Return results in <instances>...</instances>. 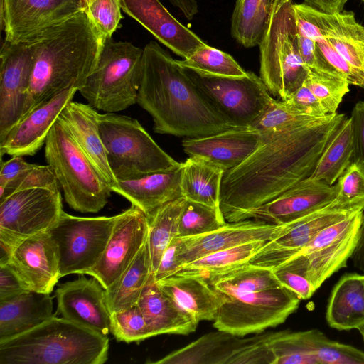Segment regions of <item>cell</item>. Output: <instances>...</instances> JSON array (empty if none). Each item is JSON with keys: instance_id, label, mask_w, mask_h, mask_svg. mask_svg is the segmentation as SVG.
I'll use <instances>...</instances> for the list:
<instances>
[{"instance_id": "1", "label": "cell", "mask_w": 364, "mask_h": 364, "mask_svg": "<svg viewBox=\"0 0 364 364\" xmlns=\"http://www.w3.org/2000/svg\"><path fill=\"white\" fill-rule=\"evenodd\" d=\"M343 114H328L316 122L272 136L237 166L225 172L220 210L226 222L245 215L311 176Z\"/></svg>"}, {"instance_id": "2", "label": "cell", "mask_w": 364, "mask_h": 364, "mask_svg": "<svg viewBox=\"0 0 364 364\" xmlns=\"http://www.w3.org/2000/svg\"><path fill=\"white\" fill-rule=\"evenodd\" d=\"M136 103L152 117L154 131L196 138L237 128L156 42L144 48L143 70Z\"/></svg>"}, {"instance_id": "3", "label": "cell", "mask_w": 364, "mask_h": 364, "mask_svg": "<svg viewBox=\"0 0 364 364\" xmlns=\"http://www.w3.org/2000/svg\"><path fill=\"white\" fill-rule=\"evenodd\" d=\"M29 38L35 44V60L23 117L62 91L81 90L105 40L85 10Z\"/></svg>"}, {"instance_id": "4", "label": "cell", "mask_w": 364, "mask_h": 364, "mask_svg": "<svg viewBox=\"0 0 364 364\" xmlns=\"http://www.w3.org/2000/svg\"><path fill=\"white\" fill-rule=\"evenodd\" d=\"M109 338L53 315L33 328L0 341V364H102Z\"/></svg>"}, {"instance_id": "5", "label": "cell", "mask_w": 364, "mask_h": 364, "mask_svg": "<svg viewBox=\"0 0 364 364\" xmlns=\"http://www.w3.org/2000/svg\"><path fill=\"white\" fill-rule=\"evenodd\" d=\"M45 158L72 209L96 213L106 205L112 192L110 187L58 119L47 136Z\"/></svg>"}, {"instance_id": "6", "label": "cell", "mask_w": 364, "mask_h": 364, "mask_svg": "<svg viewBox=\"0 0 364 364\" xmlns=\"http://www.w3.org/2000/svg\"><path fill=\"white\" fill-rule=\"evenodd\" d=\"M144 48L106 38L97 66L80 94L97 110L117 112L136 103Z\"/></svg>"}, {"instance_id": "7", "label": "cell", "mask_w": 364, "mask_h": 364, "mask_svg": "<svg viewBox=\"0 0 364 364\" xmlns=\"http://www.w3.org/2000/svg\"><path fill=\"white\" fill-rule=\"evenodd\" d=\"M259 46L260 78L270 94L287 100L302 85L308 73L299 51L292 0L275 1Z\"/></svg>"}, {"instance_id": "8", "label": "cell", "mask_w": 364, "mask_h": 364, "mask_svg": "<svg viewBox=\"0 0 364 364\" xmlns=\"http://www.w3.org/2000/svg\"><path fill=\"white\" fill-rule=\"evenodd\" d=\"M107 161L117 181L132 180L179 165L136 119L114 112L98 115Z\"/></svg>"}, {"instance_id": "9", "label": "cell", "mask_w": 364, "mask_h": 364, "mask_svg": "<svg viewBox=\"0 0 364 364\" xmlns=\"http://www.w3.org/2000/svg\"><path fill=\"white\" fill-rule=\"evenodd\" d=\"M218 296L214 328L239 337L283 323L301 301L284 286L235 296Z\"/></svg>"}, {"instance_id": "10", "label": "cell", "mask_w": 364, "mask_h": 364, "mask_svg": "<svg viewBox=\"0 0 364 364\" xmlns=\"http://www.w3.org/2000/svg\"><path fill=\"white\" fill-rule=\"evenodd\" d=\"M119 214L114 216L77 217L63 212L48 230L56 243L60 278L85 274L100 259Z\"/></svg>"}, {"instance_id": "11", "label": "cell", "mask_w": 364, "mask_h": 364, "mask_svg": "<svg viewBox=\"0 0 364 364\" xmlns=\"http://www.w3.org/2000/svg\"><path fill=\"white\" fill-rule=\"evenodd\" d=\"M185 70L218 111L238 127H252L272 98L260 77L253 72L247 71L240 77H223Z\"/></svg>"}, {"instance_id": "12", "label": "cell", "mask_w": 364, "mask_h": 364, "mask_svg": "<svg viewBox=\"0 0 364 364\" xmlns=\"http://www.w3.org/2000/svg\"><path fill=\"white\" fill-rule=\"evenodd\" d=\"M63 212L60 190L17 191L0 202V240L16 247L28 237L48 232Z\"/></svg>"}, {"instance_id": "13", "label": "cell", "mask_w": 364, "mask_h": 364, "mask_svg": "<svg viewBox=\"0 0 364 364\" xmlns=\"http://www.w3.org/2000/svg\"><path fill=\"white\" fill-rule=\"evenodd\" d=\"M0 142L22 118L35 60V44L29 38L6 39L0 50Z\"/></svg>"}, {"instance_id": "14", "label": "cell", "mask_w": 364, "mask_h": 364, "mask_svg": "<svg viewBox=\"0 0 364 364\" xmlns=\"http://www.w3.org/2000/svg\"><path fill=\"white\" fill-rule=\"evenodd\" d=\"M363 213L354 212L323 228L299 252L307 259L309 275L316 290L346 267L357 244Z\"/></svg>"}, {"instance_id": "15", "label": "cell", "mask_w": 364, "mask_h": 364, "mask_svg": "<svg viewBox=\"0 0 364 364\" xmlns=\"http://www.w3.org/2000/svg\"><path fill=\"white\" fill-rule=\"evenodd\" d=\"M147 216L132 205L119 214L107 246L97 263L85 274L96 278L105 289L127 269L147 240Z\"/></svg>"}, {"instance_id": "16", "label": "cell", "mask_w": 364, "mask_h": 364, "mask_svg": "<svg viewBox=\"0 0 364 364\" xmlns=\"http://www.w3.org/2000/svg\"><path fill=\"white\" fill-rule=\"evenodd\" d=\"M82 10L81 0H5L0 28L5 39L23 41Z\"/></svg>"}, {"instance_id": "17", "label": "cell", "mask_w": 364, "mask_h": 364, "mask_svg": "<svg viewBox=\"0 0 364 364\" xmlns=\"http://www.w3.org/2000/svg\"><path fill=\"white\" fill-rule=\"evenodd\" d=\"M338 191L337 183L330 186L309 177L271 201L249 211L242 220L254 219L270 224H285L328 207Z\"/></svg>"}, {"instance_id": "18", "label": "cell", "mask_w": 364, "mask_h": 364, "mask_svg": "<svg viewBox=\"0 0 364 364\" xmlns=\"http://www.w3.org/2000/svg\"><path fill=\"white\" fill-rule=\"evenodd\" d=\"M289 226V223L275 225L254 219L227 223L205 234L180 237L178 259L181 266L219 250L257 240L271 241L285 233Z\"/></svg>"}, {"instance_id": "19", "label": "cell", "mask_w": 364, "mask_h": 364, "mask_svg": "<svg viewBox=\"0 0 364 364\" xmlns=\"http://www.w3.org/2000/svg\"><path fill=\"white\" fill-rule=\"evenodd\" d=\"M7 264L29 291L50 294L60 279L58 246L48 232L21 241Z\"/></svg>"}, {"instance_id": "20", "label": "cell", "mask_w": 364, "mask_h": 364, "mask_svg": "<svg viewBox=\"0 0 364 364\" xmlns=\"http://www.w3.org/2000/svg\"><path fill=\"white\" fill-rule=\"evenodd\" d=\"M54 296L57 312L64 318L105 336L111 333L105 289L96 278L81 274L75 280L59 284Z\"/></svg>"}, {"instance_id": "21", "label": "cell", "mask_w": 364, "mask_h": 364, "mask_svg": "<svg viewBox=\"0 0 364 364\" xmlns=\"http://www.w3.org/2000/svg\"><path fill=\"white\" fill-rule=\"evenodd\" d=\"M75 88L57 94L24 115L0 142V156H33L43 144L63 109L72 101Z\"/></svg>"}, {"instance_id": "22", "label": "cell", "mask_w": 364, "mask_h": 364, "mask_svg": "<svg viewBox=\"0 0 364 364\" xmlns=\"http://www.w3.org/2000/svg\"><path fill=\"white\" fill-rule=\"evenodd\" d=\"M351 213L328 206L291 221L285 233L267 242L249 262L273 269L301 252L323 228Z\"/></svg>"}, {"instance_id": "23", "label": "cell", "mask_w": 364, "mask_h": 364, "mask_svg": "<svg viewBox=\"0 0 364 364\" xmlns=\"http://www.w3.org/2000/svg\"><path fill=\"white\" fill-rule=\"evenodd\" d=\"M122 9L183 59L205 43L173 16L159 0H119Z\"/></svg>"}, {"instance_id": "24", "label": "cell", "mask_w": 364, "mask_h": 364, "mask_svg": "<svg viewBox=\"0 0 364 364\" xmlns=\"http://www.w3.org/2000/svg\"><path fill=\"white\" fill-rule=\"evenodd\" d=\"M295 6L318 28L321 37L349 63L364 88V26L352 12L326 13L305 3Z\"/></svg>"}, {"instance_id": "25", "label": "cell", "mask_w": 364, "mask_h": 364, "mask_svg": "<svg viewBox=\"0 0 364 364\" xmlns=\"http://www.w3.org/2000/svg\"><path fill=\"white\" fill-rule=\"evenodd\" d=\"M261 140L262 134L257 129L237 127L205 136L188 138L183 141L182 146L189 156L203 159L225 172L240 164Z\"/></svg>"}, {"instance_id": "26", "label": "cell", "mask_w": 364, "mask_h": 364, "mask_svg": "<svg viewBox=\"0 0 364 364\" xmlns=\"http://www.w3.org/2000/svg\"><path fill=\"white\" fill-rule=\"evenodd\" d=\"M99 112L89 104L70 101L58 119L87 158L103 181L110 187L117 181L112 172L98 124Z\"/></svg>"}, {"instance_id": "27", "label": "cell", "mask_w": 364, "mask_h": 364, "mask_svg": "<svg viewBox=\"0 0 364 364\" xmlns=\"http://www.w3.org/2000/svg\"><path fill=\"white\" fill-rule=\"evenodd\" d=\"M183 163L171 168L121 180L111 187L132 205L149 215L163 205L182 196L181 180Z\"/></svg>"}, {"instance_id": "28", "label": "cell", "mask_w": 364, "mask_h": 364, "mask_svg": "<svg viewBox=\"0 0 364 364\" xmlns=\"http://www.w3.org/2000/svg\"><path fill=\"white\" fill-rule=\"evenodd\" d=\"M142 312L151 336L187 335L194 332L198 321L166 294L152 274L136 304Z\"/></svg>"}, {"instance_id": "29", "label": "cell", "mask_w": 364, "mask_h": 364, "mask_svg": "<svg viewBox=\"0 0 364 364\" xmlns=\"http://www.w3.org/2000/svg\"><path fill=\"white\" fill-rule=\"evenodd\" d=\"M156 282L166 294L198 322L215 319L220 299L205 277L176 272Z\"/></svg>"}, {"instance_id": "30", "label": "cell", "mask_w": 364, "mask_h": 364, "mask_svg": "<svg viewBox=\"0 0 364 364\" xmlns=\"http://www.w3.org/2000/svg\"><path fill=\"white\" fill-rule=\"evenodd\" d=\"M53 297L50 294L26 291L0 301V341L25 333L50 318Z\"/></svg>"}, {"instance_id": "31", "label": "cell", "mask_w": 364, "mask_h": 364, "mask_svg": "<svg viewBox=\"0 0 364 364\" xmlns=\"http://www.w3.org/2000/svg\"><path fill=\"white\" fill-rule=\"evenodd\" d=\"M250 338H240L218 330L203 335L159 360L148 361L147 363L227 364L235 350L247 343Z\"/></svg>"}, {"instance_id": "32", "label": "cell", "mask_w": 364, "mask_h": 364, "mask_svg": "<svg viewBox=\"0 0 364 364\" xmlns=\"http://www.w3.org/2000/svg\"><path fill=\"white\" fill-rule=\"evenodd\" d=\"M328 324L344 331L364 324V275H343L333 287L326 309Z\"/></svg>"}, {"instance_id": "33", "label": "cell", "mask_w": 364, "mask_h": 364, "mask_svg": "<svg viewBox=\"0 0 364 364\" xmlns=\"http://www.w3.org/2000/svg\"><path fill=\"white\" fill-rule=\"evenodd\" d=\"M152 274L147 237L130 265L110 287L105 289L106 303L110 314L136 305Z\"/></svg>"}, {"instance_id": "34", "label": "cell", "mask_w": 364, "mask_h": 364, "mask_svg": "<svg viewBox=\"0 0 364 364\" xmlns=\"http://www.w3.org/2000/svg\"><path fill=\"white\" fill-rule=\"evenodd\" d=\"M225 171L199 157L190 156L183 163L182 196L188 200L220 209V190Z\"/></svg>"}, {"instance_id": "35", "label": "cell", "mask_w": 364, "mask_h": 364, "mask_svg": "<svg viewBox=\"0 0 364 364\" xmlns=\"http://www.w3.org/2000/svg\"><path fill=\"white\" fill-rule=\"evenodd\" d=\"M220 296H235L283 286L273 269L250 262L205 277Z\"/></svg>"}, {"instance_id": "36", "label": "cell", "mask_w": 364, "mask_h": 364, "mask_svg": "<svg viewBox=\"0 0 364 364\" xmlns=\"http://www.w3.org/2000/svg\"><path fill=\"white\" fill-rule=\"evenodd\" d=\"M36 188L60 190L57 178L48 165L29 164L21 156L1 161L0 202L17 191Z\"/></svg>"}, {"instance_id": "37", "label": "cell", "mask_w": 364, "mask_h": 364, "mask_svg": "<svg viewBox=\"0 0 364 364\" xmlns=\"http://www.w3.org/2000/svg\"><path fill=\"white\" fill-rule=\"evenodd\" d=\"M353 139L350 117H345L329 138L310 176L332 186L352 163Z\"/></svg>"}, {"instance_id": "38", "label": "cell", "mask_w": 364, "mask_h": 364, "mask_svg": "<svg viewBox=\"0 0 364 364\" xmlns=\"http://www.w3.org/2000/svg\"><path fill=\"white\" fill-rule=\"evenodd\" d=\"M276 0H237L231 18L232 37L245 48L259 46Z\"/></svg>"}, {"instance_id": "39", "label": "cell", "mask_w": 364, "mask_h": 364, "mask_svg": "<svg viewBox=\"0 0 364 364\" xmlns=\"http://www.w3.org/2000/svg\"><path fill=\"white\" fill-rule=\"evenodd\" d=\"M184 201L185 198L181 197L146 215L149 222L148 244L154 274L166 247L178 235V221Z\"/></svg>"}, {"instance_id": "40", "label": "cell", "mask_w": 364, "mask_h": 364, "mask_svg": "<svg viewBox=\"0 0 364 364\" xmlns=\"http://www.w3.org/2000/svg\"><path fill=\"white\" fill-rule=\"evenodd\" d=\"M267 240H257L219 250L181 266L178 272L207 277L213 274L247 263Z\"/></svg>"}, {"instance_id": "41", "label": "cell", "mask_w": 364, "mask_h": 364, "mask_svg": "<svg viewBox=\"0 0 364 364\" xmlns=\"http://www.w3.org/2000/svg\"><path fill=\"white\" fill-rule=\"evenodd\" d=\"M313 329L269 333L274 364H317L313 355Z\"/></svg>"}, {"instance_id": "42", "label": "cell", "mask_w": 364, "mask_h": 364, "mask_svg": "<svg viewBox=\"0 0 364 364\" xmlns=\"http://www.w3.org/2000/svg\"><path fill=\"white\" fill-rule=\"evenodd\" d=\"M323 118L306 114L289 102L275 100L272 97L264 112L252 127L259 130L262 136H267L306 125Z\"/></svg>"}, {"instance_id": "43", "label": "cell", "mask_w": 364, "mask_h": 364, "mask_svg": "<svg viewBox=\"0 0 364 364\" xmlns=\"http://www.w3.org/2000/svg\"><path fill=\"white\" fill-rule=\"evenodd\" d=\"M176 62L185 69L203 75L240 77L247 73L230 55L205 43L187 58Z\"/></svg>"}, {"instance_id": "44", "label": "cell", "mask_w": 364, "mask_h": 364, "mask_svg": "<svg viewBox=\"0 0 364 364\" xmlns=\"http://www.w3.org/2000/svg\"><path fill=\"white\" fill-rule=\"evenodd\" d=\"M227 223L220 208L185 199L179 218L177 236L186 237L205 234Z\"/></svg>"}, {"instance_id": "45", "label": "cell", "mask_w": 364, "mask_h": 364, "mask_svg": "<svg viewBox=\"0 0 364 364\" xmlns=\"http://www.w3.org/2000/svg\"><path fill=\"white\" fill-rule=\"evenodd\" d=\"M304 83L317 97L328 114L336 113L343 97L349 92V82L338 73L308 68Z\"/></svg>"}, {"instance_id": "46", "label": "cell", "mask_w": 364, "mask_h": 364, "mask_svg": "<svg viewBox=\"0 0 364 364\" xmlns=\"http://www.w3.org/2000/svg\"><path fill=\"white\" fill-rule=\"evenodd\" d=\"M337 183V196L328 207L350 213L364 211V170L352 162Z\"/></svg>"}, {"instance_id": "47", "label": "cell", "mask_w": 364, "mask_h": 364, "mask_svg": "<svg viewBox=\"0 0 364 364\" xmlns=\"http://www.w3.org/2000/svg\"><path fill=\"white\" fill-rule=\"evenodd\" d=\"M313 355L317 364H364V352L352 346L328 338L313 329Z\"/></svg>"}, {"instance_id": "48", "label": "cell", "mask_w": 364, "mask_h": 364, "mask_svg": "<svg viewBox=\"0 0 364 364\" xmlns=\"http://www.w3.org/2000/svg\"><path fill=\"white\" fill-rule=\"evenodd\" d=\"M273 272L279 282L301 300L311 298L316 291L309 275L307 259L301 253L274 267Z\"/></svg>"}, {"instance_id": "49", "label": "cell", "mask_w": 364, "mask_h": 364, "mask_svg": "<svg viewBox=\"0 0 364 364\" xmlns=\"http://www.w3.org/2000/svg\"><path fill=\"white\" fill-rule=\"evenodd\" d=\"M111 333L118 341L128 343H139L152 337L137 305L111 314Z\"/></svg>"}, {"instance_id": "50", "label": "cell", "mask_w": 364, "mask_h": 364, "mask_svg": "<svg viewBox=\"0 0 364 364\" xmlns=\"http://www.w3.org/2000/svg\"><path fill=\"white\" fill-rule=\"evenodd\" d=\"M119 0H94L86 10L100 32L106 38H111L119 27L122 18Z\"/></svg>"}, {"instance_id": "51", "label": "cell", "mask_w": 364, "mask_h": 364, "mask_svg": "<svg viewBox=\"0 0 364 364\" xmlns=\"http://www.w3.org/2000/svg\"><path fill=\"white\" fill-rule=\"evenodd\" d=\"M269 333L250 337L247 343L235 350L227 364H274Z\"/></svg>"}, {"instance_id": "52", "label": "cell", "mask_w": 364, "mask_h": 364, "mask_svg": "<svg viewBox=\"0 0 364 364\" xmlns=\"http://www.w3.org/2000/svg\"><path fill=\"white\" fill-rule=\"evenodd\" d=\"M316 42L321 57L334 72L346 78L350 85L363 88L362 82L355 71L325 38L321 37Z\"/></svg>"}, {"instance_id": "53", "label": "cell", "mask_w": 364, "mask_h": 364, "mask_svg": "<svg viewBox=\"0 0 364 364\" xmlns=\"http://www.w3.org/2000/svg\"><path fill=\"white\" fill-rule=\"evenodd\" d=\"M286 101L306 114L318 118L328 115L319 100L304 83Z\"/></svg>"}, {"instance_id": "54", "label": "cell", "mask_w": 364, "mask_h": 364, "mask_svg": "<svg viewBox=\"0 0 364 364\" xmlns=\"http://www.w3.org/2000/svg\"><path fill=\"white\" fill-rule=\"evenodd\" d=\"M350 117L353 139L352 162L357 164L364 170V100L355 104Z\"/></svg>"}, {"instance_id": "55", "label": "cell", "mask_w": 364, "mask_h": 364, "mask_svg": "<svg viewBox=\"0 0 364 364\" xmlns=\"http://www.w3.org/2000/svg\"><path fill=\"white\" fill-rule=\"evenodd\" d=\"M180 243L181 237L176 236L171 240L166 247L161 257L158 268L154 274L155 282L178 272L181 267L178 259Z\"/></svg>"}, {"instance_id": "56", "label": "cell", "mask_w": 364, "mask_h": 364, "mask_svg": "<svg viewBox=\"0 0 364 364\" xmlns=\"http://www.w3.org/2000/svg\"><path fill=\"white\" fill-rule=\"evenodd\" d=\"M28 291L8 265H0V301L11 299Z\"/></svg>"}, {"instance_id": "57", "label": "cell", "mask_w": 364, "mask_h": 364, "mask_svg": "<svg viewBox=\"0 0 364 364\" xmlns=\"http://www.w3.org/2000/svg\"><path fill=\"white\" fill-rule=\"evenodd\" d=\"M306 4L326 13L342 12L348 0H304Z\"/></svg>"}, {"instance_id": "58", "label": "cell", "mask_w": 364, "mask_h": 364, "mask_svg": "<svg viewBox=\"0 0 364 364\" xmlns=\"http://www.w3.org/2000/svg\"><path fill=\"white\" fill-rule=\"evenodd\" d=\"M351 259L354 267L364 273V211L363 213L357 244Z\"/></svg>"}, {"instance_id": "59", "label": "cell", "mask_w": 364, "mask_h": 364, "mask_svg": "<svg viewBox=\"0 0 364 364\" xmlns=\"http://www.w3.org/2000/svg\"><path fill=\"white\" fill-rule=\"evenodd\" d=\"M184 15L186 19L191 21L198 12V6L196 0H169Z\"/></svg>"}, {"instance_id": "60", "label": "cell", "mask_w": 364, "mask_h": 364, "mask_svg": "<svg viewBox=\"0 0 364 364\" xmlns=\"http://www.w3.org/2000/svg\"><path fill=\"white\" fill-rule=\"evenodd\" d=\"M93 1L94 0H81L83 9L86 10Z\"/></svg>"}, {"instance_id": "61", "label": "cell", "mask_w": 364, "mask_h": 364, "mask_svg": "<svg viewBox=\"0 0 364 364\" xmlns=\"http://www.w3.org/2000/svg\"><path fill=\"white\" fill-rule=\"evenodd\" d=\"M358 330L360 331L364 342V324L360 326Z\"/></svg>"}, {"instance_id": "62", "label": "cell", "mask_w": 364, "mask_h": 364, "mask_svg": "<svg viewBox=\"0 0 364 364\" xmlns=\"http://www.w3.org/2000/svg\"><path fill=\"white\" fill-rule=\"evenodd\" d=\"M364 2V0H362Z\"/></svg>"}]
</instances>
